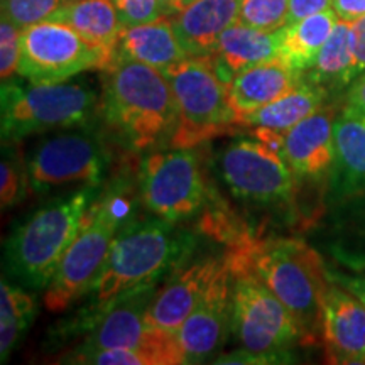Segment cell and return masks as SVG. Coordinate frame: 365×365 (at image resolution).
<instances>
[{"instance_id":"6da1fadb","label":"cell","mask_w":365,"mask_h":365,"mask_svg":"<svg viewBox=\"0 0 365 365\" xmlns=\"http://www.w3.org/2000/svg\"><path fill=\"white\" fill-rule=\"evenodd\" d=\"M230 257L245 264L289 309L303 335V345L322 339L323 307L330 287L322 257L299 239L235 237Z\"/></svg>"},{"instance_id":"7a4b0ae2","label":"cell","mask_w":365,"mask_h":365,"mask_svg":"<svg viewBox=\"0 0 365 365\" xmlns=\"http://www.w3.org/2000/svg\"><path fill=\"white\" fill-rule=\"evenodd\" d=\"M100 115L122 144L145 150L173 139L178 107L163 71L115 54L103 70Z\"/></svg>"},{"instance_id":"3957f363","label":"cell","mask_w":365,"mask_h":365,"mask_svg":"<svg viewBox=\"0 0 365 365\" xmlns=\"http://www.w3.org/2000/svg\"><path fill=\"white\" fill-rule=\"evenodd\" d=\"M91 188L36 210L12 230L4 249L9 274L27 287H48L68 247L88 218Z\"/></svg>"},{"instance_id":"277c9868","label":"cell","mask_w":365,"mask_h":365,"mask_svg":"<svg viewBox=\"0 0 365 365\" xmlns=\"http://www.w3.org/2000/svg\"><path fill=\"white\" fill-rule=\"evenodd\" d=\"M185 250V239L171 222L154 218L127 225L113 240L97 281L91 286L95 307L102 309L134 287L156 281Z\"/></svg>"},{"instance_id":"5b68a950","label":"cell","mask_w":365,"mask_h":365,"mask_svg":"<svg viewBox=\"0 0 365 365\" xmlns=\"http://www.w3.org/2000/svg\"><path fill=\"white\" fill-rule=\"evenodd\" d=\"M2 143L14 144L44 132L85 127L100 108L97 91L86 83H2Z\"/></svg>"},{"instance_id":"8992f818","label":"cell","mask_w":365,"mask_h":365,"mask_svg":"<svg viewBox=\"0 0 365 365\" xmlns=\"http://www.w3.org/2000/svg\"><path fill=\"white\" fill-rule=\"evenodd\" d=\"M225 255L232 274V333L242 349L266 364L284 362L294 345H303L299 325L245 264Z\"/></svg>"},{"instance_id":"52a82bcc","label":"cell","mask_w":365,"mask_h":365,"mask_svg":"<svg viewBox=\"0 0 365 365\" xmlns=\"http://www.w3.org/2000/svg\"><path fill=\"white\" fill-rule=\"evenodd\" d=\"M178 107V125L171 148H195L235 129L227 85L208 56H190L166 70Z\"/></svg>"},{"instance_id":"ba28073f","label":"cell","mask_w":365,"mask_h":365,"mask_svg":"<svg viewBox=\"0 0 365 365\" xmlns=\"http://www.w3.org/2000/svg\"><path fill=\"white\" fill-rule=\"evenodd\" d=\"M127 213L129 202L120 195L107 196L102 203L91 207L85 225L46 287L44 307L48 312H65L91 289Z\"/></svg>"},{"instance_id":"9c48e42d","label":"cell","mask_w":365,"mask_h":365,"mask_svg":"<svg viewBox=\"0 0 365 365\" xmlns=\"http://www.w3.org/2000/svg\"><path fill=\"white\" fill-rule=\"evenodd\" d=\"M144 207L161 220L178 223L198 215L208 202V185L198 153L173 148L149 154L140 166Z\"/></svg>"},{"instance_id":"30bf717a","label":"cell","mask_w":365,"mask_h":365,"mask_svg":"<svg viewBox=\"0 0 365 365\" xmlns=\"http://www.w3.org/2000/svg\"><path fill=\"white\" fill-rule=\"evenodd\" d=\"M220 175L235 198L282 207L296 195V176L277 149L261 139H235L220 154Z\"/></svg>"},{"instance_id":"8fae6325","label":"cell","mask_w":365,"mask_h":365,"mask_svg":"<svg viewBox=\"0 0 365 365\" xmlns=\"http://www.w3.org/2000/svg\"><path fill=\"white\" fill-rule=\"evenodd\" d=\"M107 66V56L70 26L44 21L22 29L19 75L29 83H63L83 71H103Z\"/></svg>"},{"instance_id":"7c38bea8","label":"cell","mask_w":365,"mask_h":365,"mask_svg":"<svg viewBox=\"0 0 365 365\" xmlns=\"http://www.w3.org/2000/svg\"><path fill=\"white\" fill-rule=\"evenodd\" d=\"M107 164L108 154L102 139L86 129L46 137L26 159L29 186L39 193L73 182L98 185Z\"/></svg>"},{"instance_id":"4fadbf2b","label":"cell","mask_w":365,"mask_h":365,"mask_svg":"<svg viewBox=\"0 0 365 365\" xmlns=\"http://www.w3.org/2000/svg\"><path fill=\"white\" fill-rule=\"evenodd\" d=\"M228 331H232V274L225 255L222 269L176 333L186 364H200L212 357Z\"/></svg>"},{"instance_id":"5bb4252c","label":"cell","mask_w":365,"mask_h":365,"mask_svg":"<svg viewBox=\"0 0 365 365\" xmlns=\"http://www.w3.org/2000/svg\"><path fill=\"white\" fill-rule=\"evenodd\" d=\"M156 294V281L145 282L120 294L100 309L88 336L75 355L108 349H130L143 345L154 327L145 322L150 301Z\"/></svg>"},{"instance_id":"9a60e30c","label":"cell","mask_w":365,"mask_h":365,"mask_svg":"<svg viewBox=\"0 0 365 365\" xmlns=\"http://www.w3.org/2000/svg\"><path fill=\"white\" fill-rule=\"evenodd\" d=\"M223 262L225 255L223 257L208 255V257L196 259L188 266L176 269L170 279L156 289L145 317L148 325L178 333L203 298L205 291L222 269Z\"/></svg>"},{"instance_id":"2e32d148","label":"cell","mask_w":365,"mask_h":365,"mask_svg":"<svg viewBox=\"0 0 365 365\" xmlns=\"http://www.w3.org/2000/svg\"><path fill=\"white\" fill-rule=\"evenodd\" d=\"M335 118L331 107H322L282 135L281 154L298 181H319L331 175Z\"/></svg>"},{"instance_id":"e0dca14e","label":"cell","mask_w":365,"mask_h":365,"mask_svg":"<svg viewBox=\"0 0 365 365\" xmlns=\"http://www.w3.org/2000/svg\"><path fill=\"white\" fill-rule=\"evenodd\" d=\"M322 340L327 362L365 364V303L357 294L330 284L323 307Z\"/></svg>"},{"instance_id":"ac0fdd59","label":"cell","mask_w":365,"mask_h":365,"mask_svg":"<svg viewBox=\"0 0 365 365\" xmlns=\"http://www.w3.org/2000/svg\"><path fill=\"white\" fill-rule=\"evenodd\" d=\"M242 0H193L171 17L176 36L188 56L205 58L217 41L239 21Z\"/></svg>"},{"instance_id":"d6986e66","label":"cell","mask_w":365,"mask_h":365,"mask_svg":"<svg viewBox=\"0 0 365 365\" xmlns=\"http://www.w3.org/2000/svg\"><path fill=\"white\" fill-rule=\"evenodd\" d=\"M279 38V29L269 33L237 21L218 38L208 59L223 83L228 85L239 73L277 59Z\"/></svg>"},{"instance_id":"ffe728a7","label":"cell","mask_w":365,"mask_h":365,"mask_svg":"<svg viewBox=\"0 0 365 365\" xmlns=\"http://www.w3.org/2000/svg\"><path fill=\"white\" fill-rule=\"evenodd\" d=\"M330 182L336 198L365 191V112L350 105L335 118V164Z\"/></svg>"},{"instance_id":"44dd1931","label":"cell","mask_w":365,"mask_h":365,"mask_svg":"<svg viewBox=\"0 0 365 365\" xmlns=\"http://www.w3.org/2000/svg\"><path fill=\"white\" fill-rule=\"evenodd\" d=\"M304 73L296 71L281 59L262 63L239 73L227 85L228 102L235 118L245 117L259 108L284 97L304 80Z\"/></svg>"},{"instance_id":"7402d4cb","label":"cell","mask_w":365,"mask_h":365,"mask_svg":"<svg viewBox=\"0 0 365 365\" xmlns=\"http://www.w3.org/2000/svg\"><path fill=\"white\" fill-rule=\"evenodd\" d=\"M115 54L135 59L159 71L190 58L178 39L171 17L124 27L118 38Z\"/></svg>"},{"instance_id":"603a6c76","label":"cell","mask_w":365,"mask_h":365,"mask_svg":"<svg viewBox=\"0 0 365 365\" xmlns=\"http://www.w3.org/2000/svg\"><path fill=\"white\" fill-rule=\"evenodd\" d=\"M48 21L75 29L86 43L107 56L108 65L115 56L118 38L124 29L112 0H71Z\"/></svg>"},{"instance_id":"cb8c5ba5","label":"cell","mask_w":365,"mask_h":365,"mask_svg":"<svg viewBox=\"0 0 365 365\" xmlns=\"http://www.w3.org/2000/svg\"><path fill=\"white\" fill-rule=\"evenodd\" d=\"M325 100L327 90L304 76V80L284 97L274 100L249 115L235 118V127L286 134L301 120L325 107Z\"/></svg>"},{"instance_id":"d4e9b609","label":"cell","mask_w":365,"mask_h":365,"mask_svg":"<svg viewBox=\"0 0 365 365\" xmlns=\"http://www.w3.org/2000/svg\"><path fill=\"white\" fill-rule=\"evenodd\" d=\"M339 16L335 9L313 14L279 29V53L277 59L296 71H308L313 66L319 49L335 29Z\"/></svg>"},{"instance_id":"484cf974","label":"cell","mask_w":365,"mask_h":365,"mask_svg":"<svg viewBox=\"0 0 365 365\" xmlns=\"http://www.w3.org/2000/svg\"><path fill=\"white\" fill-rule=\"evenodd\" d=\"M71 362L98 365H178L186 364V357L176 333L153 328V333L143 345L80 354L75 355Z\"/></svg>"},{"instance_id":"4316f807","label":"cell","mask_w":365,"mask_h":365,"mask_svg":"<svg viewBox=\"0 0 365 365\" xmlns=\"http://www.w3.org/2000/svg\"><path fill=\"white\" fill-rule=\"evenodd\" d=\"M304 75L325 90L350 85L357 78L352 22L339 19L330 38L319 49L313 66L304 71Z\"/></svg>"},{"instance_id":"83f0119b","label":"cell","mask_w":365,"mask_h":365,"mask_svg":"<svg viewBox=\"0 0 365 365\" xmlns=\"http://www.w3.org/2000/svg\"><path fill=\"white\" fill-rule=\"evenodd\" d=\"M34 298L21 287L2 279L0 282V359L11 357L19 335L34 317Z\"/></svg>"},{"instance_id":"f1b7e54d","label":"cell","mask_w":365,"mask_h":365,"mask_svg":"<svg viewBox=\"0 0 365 365\" xmlns=\"http://www.w3.org/2000/svg\"><path fill=\"white\" fill-rule=\"evenodd\" d=\"M287 12L289 0H242L239 22L272 33L286 26Z\"/></svg>"},{"instance_id":"f546056e","label":"cell","mask_w":365,"mask_h":365,"mask_svg":"<svg viewBox=\"0 0 365 365\" xmlns=\"http://www.w3.org/2000/svg\"><path fill=\"white\" fill-rule=\"evenodd\" d=\"M71 0H2V17L19 29L48 21Z\"/></svg>"},{"instance_id":"4dcf8cb0","label":"cell","mask_w":365,"mask_h":365,"mask_svg":"<svg viewBox=\"0 0 365 365\" xmlns=\"http://www.w3.org/2000/svg\"><path fill=\"white\" fill-rule=\"evenodd\" d=\"M0 202L2 208L6 210L16 205L24 196L26 186L29 185V176H27V168L22 171L21 161L16 154L6 153L4 150L2 164H0Z\"/></svg>"},{"instance_id":"1f68e13d","label":"cell","mask_w":365,"mask_h":365,"mask_svg":"<svg viewBox=\"0 0 365 365\" xmlns=\"http://www.w3.org/2000/svg\"><path fill=\"white\" fill-rule=\"evenodd\" d=\"M22 53V29L2 17L0 22V76L11 80L19 73Z\"/></svg>"},{"instance_id":"d6a6232c","label":"cell","mask_w":365,"mask_h":365,"mask_svg":"<svg viewBox=\"0 0 365 365\" xmlns=\"http://www.w3.org/2000/svg\"><path fill=\"white\" fill-rule=\"evenodd\" d=\"M122 26L132 27L161 19L158 0H112Z\"/></svg>"},{"instance_id":"836d02e7","label":"cell","mask_w":365,"mask_h":365,"mask_svg":"<svg viewBox=\"0 0 365 365\" xmlns=\"http://www.w3.org/2000/svg\"><path fill=\"white\" fill-rule=\"evenodd\" d=\"M327 9H333V0H289L286 26L313 16V14L327 11Z\"/></svg>"},{"instance_id":"e575fe53","label":"cell","mask_w":365,"mask_h":365,"mask_svg":"<svg viewBox=\"0 0 365 365\" xmlns=\"http://www.w3.org/2000/svg\"><path fill=\"white\" fill-rule=\"evenodd\" d=\"M333 9L339 19L355 22L365 16V0H333Z\"/></svg>"},{"instance_id":"d590c367","label":"cell","mask_w":365,"mask_h":365,"mask_svg":"<svg viewBox=\"0 0 365 365\" xmlns=\"http://www.w3.org/2000/svg\"><path fill=\"white\" fill-rule=\"evenodd\" d=\"M354 31V49H355V68L357 75L365 71V16L352 22Z\"/></svg>"},{"instance_id":"8d00e7d4","label":"cell","mask_w":365,"mask_h":365,"mask_svg":"<svg viewBox=\"0 0 365 365\" xmlns=\"http://www.w3.org/2000/svg\"><path fill=\"white\" fill-rule=\"evenodd\" d=\"M345 98L346 105L357 108L360 112H365V71L350 83Z\"/></svg>"},{"instance_id":"74e56055","label":"cell","mask_w":365,"mask_h":365,"mask_svg":"<svg viewBox=\"0 0 365 365\" xmlns=\"http://www.w3.org/2000/svg\"><path fill=\"white\" fill-rule=\"evenodd\" d=\"M163 17H175L188 6V0H158Z\"/></svg>"},{"instance_id":"f35d334b","label":"cell","mask_w":365,"mask_h":365,"mask_svg":"<svg viewBox=\"0 0 365 365\" xmlns=\"http://www.w3.org/2000/svg\"><path fill=\"white\" fill-rule=\"evenodd\" d=\"M191 2H193V0H188V4H191Z\"/></svg>"},{"instance_id":"ab89813d","label":"cell","mask_w":365,"mask_h":365,"mask_svg":"<svg viewBox=\"0 0 365 365\" xmlns=\"http://www.w3.org/2000/svg\"><path fill=\"white\" fill-rule=\"evenodd\" d=\"M362 282H364V284H365V281H362Z\"/></svg>"}]
</instances>
